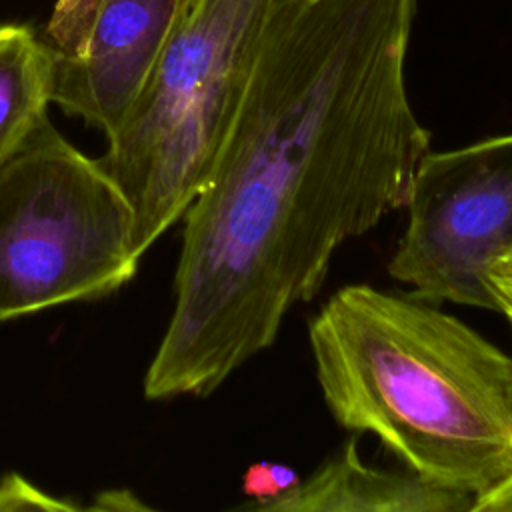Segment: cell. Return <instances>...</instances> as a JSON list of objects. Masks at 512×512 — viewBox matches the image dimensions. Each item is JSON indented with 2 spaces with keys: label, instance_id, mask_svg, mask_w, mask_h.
Listing matches in <instances>:
<instances>
[{
  "label": "cell",
  "instance_id": "cell-1",
  "mask_svg": "<svg viewBox=\"0 0 512 512\" xmlns=\"http://www.w3.org/2000/svg\"><path fill=\"white\" fill-rule=\"evenodd\" d=\"M416 0H286L184 212L148 400L208 396L314 298L336 250L406 208L430 132L406 86Z\"/></svg>",
  "mask_w": 512,
  "mask_h": 512
},
{
  "label": "cell",
  "instance_id": "cell-2",
  "mask_svg": "<svg viewBox=\"0 0 512 512\" xmlns=\"http://www.w3.org/2000/svg\"><path fill=\"white\" fill-rule=\"evenodd\" d=\"M332 418L420 478L480 496L512 476V356L434 302L338 288L308 324Z\"/></svg>",
  "mask_w": 512,
  "mask_h": 512
},
{
  "label": "cell",
  "instance_id": "cell-3",
  "mask_svg": "<svg viewBox=\"0 0 512 512\" xmlns=\"http://www.w3.org/2000/svg\"><path fill=\"white\" fill-rule=\"evenodd\" d=\"M286 0H194L140 96L98 158L134 210L148 248L204 186L270 16Z\"/></svg>",
  "mask_w": 512,
  "mask_h": 512
},
{
  "label": "cell",
  "instance_id": "cell-4",
  "mask_svg": "<svg viewBox=\"0 0 512 512\" xmlns=\"http://www.w3.org/2000/svg\"><path fill=\"white\" fill-rule=\"evenodd\" d=\"M140 260L122 188L44 118L0 162V322L104 298Z\"/></svg>",
  "mask_w": 512,
  "mask_h": 512
},
{
  "label": "cell",
  "instance_id": "cell-5",
  "mask_svg": "<svg viewBox=\"0 0 512 512\" xmlns=\"http://www.w3.org/2000/svg\"><path fill=\"white\" fill-rule=\"evenodd\" d=\"M406 208L388 274L416 298L500 312L488 270L512 254V134L428 150Z\"/></svg>",
  "mask_w": 512,
  "mask_h": 512
},
{
  "label": "cell",
  "instance_id": "cell-6",
  "mask_svg": "<svg viewBox=\"0 0 512 512\" xmlns=\"http://www.w3.org/2000/svg\"><path fill=\"white\" fill-rule=\"evenodd\" d=\"M194 0H98L82 44L54 48L52 104L110 136Z\"/></svg>",
  "mask_w": 512,
  "mask_h": 512
},
{
  "label": "cell",
  "instance_id": "cell-7",
  "mask_svg": "<svg viewBox=\"0 0 512 512\" xmlns=\"http://www.w3.org/2000/svg\"><path fill=\"white\" fill-rule=\"evenodd\" d=\"M358 436L290 492L254 512H472L474 496L436 486L412 470H386L360 458Z\"/></svg>",
  "mask_w": 512,
  "mask_h": 512
},
{
  "label": "cell",
  "instance_id": "cell-8",
  "mask_svg": "<svg viewBox=\"0 0 512 512\" xmlns=\"http://www.w3.org/2000/svg\"><path fill=\"white\" fill-rule=\"evenodd\" d=\"M54 46L28 26L0 24V162L48 118Z\"/></svg>",
  "mask_w": 512,
  "mask_h": 512
},
{
  "label": "cell",
  "instance_id": "cell-9",
  "mask_svg": "<svg viewBox=\"0 0 512 512\" xmlns=\"http://www.w3.org/2000/svg\"><path fill=\"white\" fill-rule=\"evenodd\" d=\"M96 6L98 0H56L48 20V36L58 52L70 54L82 44Z\"/></svg>",
  "mask_w": 512,
  "mask_h": 512
},
{
  "label": "cell",
  "instance_id": "cell-10",
  "mask_svg": "<svg viewBox=\"0 0 512 512\" xmlns=\"http://www.w3.org/2000/svg\"><path fill=\"white\" fill-rule=\"evenodd\" d=\"M302 478L298 472L280 462H256L242 480V492L250 496V502L240 504V510H256L260 504L270 502L290 492Z\"/></svg>",
  "mask_w": 512,
  "mask_h": 512
},
{
  "label": "cell",
  "instance_id": "cell-11",
  "mask_svg": "<svg viewBox=\"0 0 512 512\" xmlns=\"http://www.w3.org/2000/svg\"><path fill=\"white\" fill-rule=\"evenodd\" d=\"M80 506L72 500L52 496L40 490L24 476L10 472L0 480V512L18 510H78Z\"/></svg>",
  "mask_w": 512,
  "mask_h": 512
},
{
  "label": "cell",
  "instance_id": "cell-12",
  "mask_svg": "<svg viewBox=\"0 0 512 512\" xmlns=\"http://www.w3.org/2000/svg\"><path fill=\"white\" fill-rule=\"evenodd\" d=\"M488 284L500 304V312H512V254L502 256L490 266Z\"/></svg>",
  "mask_w": 512,
  "mask_h": 512
},
{
  "label": "cell",
  "instance_id": "cell-13",
  "mask_svg": "<svg viewBox=\"0 0 512 512\" xmlns=\"http://www.w3.org/2000/svg\"><path fill=\"white\" fill-rule=\"evenodd\" d=\"M472 512H512V476L476 496Z\"/></svg>",
  "mask_w": 512,
  "mask_h": 512
},
{
  "label": "cell",
  "instance_id": "cell-14",
  "mask_svg": "<svg viewBox=\"0 0 512 512\" xmlns=\"http://www.w3.org/2000/svg\"><path fill=\"white\" fill-rule=\"evenodd\" d=\"M92 508H104V510H132V508H148L146 504H142L136 496H132L130 492L122 490H114V492H108V494H100L98 496V504H94Z\"/></svg>",
  "mask_w": 512,
  "mask_h": 512
},
{
  "label": "cell",
  "instance_id": "cell-15",
  "mask_svg": "<svg viewBox=\"0 0 512 512\" xmlns=\"http://www.w3.org/2000/svg\"><path fill=\"white\" fill-rule=\"evenodd\" d=\"M506 318L510 320V326H512V312H508V314H506Z\"/></svg>",
  "mask_w": 512,
  "mask_h": 512
}]
</instances>
